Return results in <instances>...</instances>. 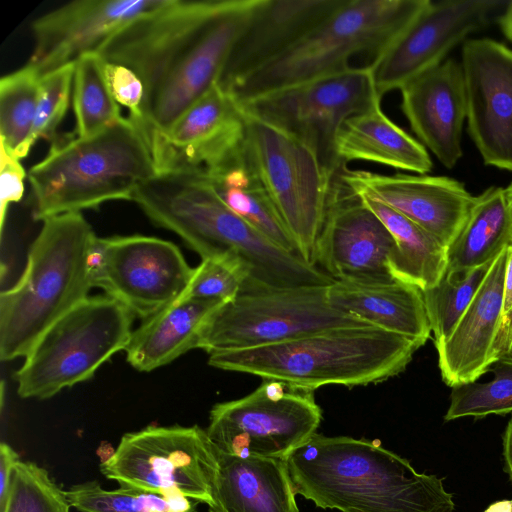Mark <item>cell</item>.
<instances>
[{
    "label": "cell",
    "instance_id": "277c9868",
    "mask_svg": "<svg viewBox=\"0 0 512 512\" xmlns=\"http://www.w3.org/2000/svg\"><path fill=\"white\" fill-rule=\"evenodd\" d=\"M421 347L373 325L320 331L255 348L209 354V365L314 391L379 383L403 372Z\"/></svg>",
    "mask_w": 512,
    "mask_h": 512
},
{
    "label": "cell",
    "instance_id": "e0dca14e",
    "mask_svg": "<svg viewBox=\"0 0 512 512\" xmlns=\"http://www.w3.org/2000/svg\"><path fill=\"white\" fill-rule=\"evenodd\" d=\"M340 172L330 182L314 265L322 266L335 280L365 284L393 282L388 266L395 248L393 236L341 179Z\"/></svg>",
    "mask_w": 512,
    "mask_h": 512
},
{
    "label": "cell",
    "instance_id": "74e56055",
    "mask_svg": "<svg viewBox=\"0 0 512 512\" xmlns=\"http://www.w3.org/2000/svg\"><path fill=\"white\" fill-rule=\"evenodd\" d=\"M75 63L65 65L41 77L34 120L32 143L38 139L55 140L70 102Z\"/></svg>",
    "mask_w": 512,
    "mask_h": 512
},
{
    "label": "cell",
    "instance_id": "8992f818",
    "mask_svg": "<svg viewBox=\"0 0 512 512\" xmlns=\"http://www.w3.org/2000/svg\"><path fill=\"white\" fill-rule=\"evenodd\" d=\"M156 175L148 144L129 118L90 137L61 139L28 172L33 218L132 201L136 189Z\"/></svg>",
    "mask_w": 512,
    "mask_h": 512
},
{
    "label": "cell",
    "instance_id": "ac0fdd59",
    "mask_svg": "<svg viewBox=\"0 0 512 512\" xmlns=\"http://www.w3.org/2000/svg\"><path fill=\"white\" fill-rule=\"evenodd\" d=\"M461 65L468 134L484 164L512 171V50L489 38L468 39Z\"/></svg>",
    "mask_w": 512,
    "mask_h": 512
},
{
    "label": "cell",
    "instance_id": "7c38bea8",
    "mask_svg": "<svg viewBox=\"0 0 512 512\" xmlns=\"http://www.w3.org/2000/svg\"><path fill=\"white\" fill-rule=\"evenodd\" d=\"M218 454L198 425L154 426L129 432L100 471L120 487L178 494L209 504Z\"/></svg>",
    "mask_w": 512,
    "mask_h": 512
},
{
    "label": "cell",
    "instance_id": "7402d4cb",
    "mask_svg": "<svg viewBox=\"0 0 512 512\" xmlns=\"http://www.w3.org/2000/svg\"><path fill=\"white\" fill-rule=\"evenodd\" d=\"M341 0H258L218 84L226 88L267 64L329 15Z\"/></svg>",
    "mask_w": 512,
    "mask_h": 512
},
{
    "label": "cell",
    "instance_id": "7a4b0ae2",
    "mask_svg": "<svg viewBox=\"0 0 512 512\" xmlns=\"http://www.w3.org/2000/svg\"><path fill=\"white\" fill-rule=\"evenodd\" d=\"M295 494L340 512H454L453 493L379 441L318 433L285 459Z\"/></svg>",
    "mask_w": 512,
    "mask_h": 512
},
{
    "label": "cell",
    "instance_id": "cb8c5ba5",
    "mask_svg": "<svg viewBox=\"0 0 512 512\" xmlns=\"http://www.w3.org/2000/svg\"><path fill=\"white\" fill-rule=\"evenodd\" d=\"M217 454L209 512H300L284 459Z\"/></svg>",
    "mask_w": 512,
    "mask_h": 512
},
{
    "label": "cell",
    "instance_id": "3957f363",
    "mask_svg": "<svg viewBox=\"0 0 512 512\" xmlns=\"http://www.w3.org/2000/svg\"><path fill=\"white\" fill-rule=\"evenodd\" d=\"M134 201L156 225L177 234L201 259L236 255L249 269L241 292L330 285L335 279L288 253L230 210L209 178L157 174L134 192Z\"/></svg>",
    "mask_w": 512,
    "mask_h": 512
},
{
    "label": "cell",
    "instance_id": "d6986e66",
    "mask_svg": "<svg viewBox=\"0 0 512 512\" xmlns=\"http://www.w3.org/2000/svg\"><path fill=\"white\" fill-rule=\"evenodd\" d=\"M166 0H77L32 22L28 65L43 76L101 48L125 26Z\"/></svg>",
    "mask_w": 512,
    "mask_h": 512
},
{
    "label": "cell",
    "instance_id": "f1b7e54d",
    "mask_svg": "<svg viewBox=\"0 0 512 512\" xmlns=\"http://www.w3.org/2000/svg\"><path fill=\"white\" fill-rule=\"evenodd\" d=\"M384 223L395 241L388 266L392 277L422 291L434 286L447 269V249L418 224L364 192H354Z\"/></svg>",
    "mask_w": 512,
    "mask_h": 512
},
{
    "label": "cell",
    "instance_id": "ab89813d",
    "mask_svg": "<svg viewBox=\"0 0 512 512\" xmlns=\"http://www.w3.org/2000/svg\"><path fill=\"white\" fill-rule=\"evenodd\" d=\"M492 358L493 362L498 359H512V244L508 247L501 320L492 347Z\"/></svg>",
    "mask_w": 512,
    "mask_h": 512
},
{
    "label": "cell",
    "instance_id": "f35d334b",
    "mask_svg": "<svg viewBox=\"0 0 512 512\" xmlns=\"http://www.w3.org/2000/svg\"><path fill=\"white\" fill-rule=\"evenodd\" d=\"M104 60V59H103ZM104 73L115 101L129 110V119L138 125L143 121L144 85L130 68L104 60Z\"/></svg>",
    "mask_w": 512,
    "mask_h": 512
},
{
    "label": "cell",
    "instance_id": "d6a6232c",
    "mask_svg": "<svg viewBox=\"0 0 512 512\" xmlns=\"http://www.w3.org/2000/svg\"><path fill=\"white\" fill-rule=\"evenodd\" d=\"M65 494L80 512H197L198 501L137 488H102L96 480L75 484Z\"/></svg>",
    "mask_w": 512,
    "mask_h": 512
},
{
    "label": "cell",
    "instance_id": "7bdbcfd3",
    "mask_svg": "<svg viewBox=\"0 0 512 512\" xmlns=\"http://www.w3.org/2000/svg\"><path fill=\"white\" fill-rule=\"evenodd\" d=\"M502 456L504 471L512 483V414L502 434Z\"/></svg>",
    "mask_w": 512,
    "mask_h": 512
},
{
    "label": "cell",
    "instance_id": "8d00e7d4",
    "mask_svg": "<svg viewBox=\"0 0 512 512\" xmlns=\"http://www.w3.org/2000/svg\"><path fill=\"white\" fill-rule=\"evenodd\" d=\"M248 278V266L236 255L202 259L181 298L226 303L238 296Z\"/></svg>",
    "mask_w": 512,
    "mask_h": 512
},
{
    "label": "cell",
    "instance_id": "484cf974",
    "mask_svg": "<svg viewBox=\"0 0 512 512\" xmlns=\"http://www.w3.org/2000/svg\"><path fill=\"white\" fill-rule=\"evenodd\" d=\"M222 304L218 300L179 298L144 319L132 331L124 350L127 362L138 371L149 372L198 348L204 323Z\"/></svg>",
    "mask_w": 512,
    "mask_h": 512
},
{
    "label": "cell",
    "instance_id": "d590c367",
    "mask_svg": "<svg viewBox=\"0 0 512 512\" xmlns=\"http://www.w3.org/2000/svg\"><path fill=\"white\" fill-rule=\"evenodd\" d=\"M71 504L43 467L19 460L0 512H70Z\"/></svg>",
    "mask_w": 512,
    "mask_h": 512
},
{
    "label": "cell",
    "instance_id": "4dcf8cb0",
    "mask_svg": "<svg viewBox=\"0 0 512 512\" xmlns=\"http://www.w3.org/2000/svg\"><path fill=\"white\" fill-rule=\"evenodd\" d=\"M41 77L27 64L0 79L1 150L18 160L33 146Z\"/></svg>",
    "mask_w": 512,
    "mask_h": 512
},
{
    "label": "cell",
    "instance_id": "52a82bcc",
    "mask_svg": "<svg viewBox=\"0 0 512 512\" xmlns=\"http://www.w3.org/2000/svg\"><path fill=\"white\" fill-rule=\"evenodd\" d=\"M430 0H341L296 43L259 69L223 88L237 103L353 68L367 56L370 68Z\"/></svg>",
    "mask_w": 512,
    "mask_h": 512
},
{
    "label": "cell",
    "instance_id": "603a6c76",
    "mask_svg": "<svg viewBox=\"0 0 512 512\" xmlns=\"http://www.w3.org/2000/svg\"><path fill=\"white\" fill-rule=\"evenodd\" d=\"M508 248L492 262L485 279L451 335L435 346L442 381L453 388L475 382L493 363L501 320Z\"/></svg>",
    "mask_w": 512,
    "mask_h": 512
},
{
    "label": "cell",
    "instance_id": "5b68a950",
    "mask_svg": "<svg viewBox=\"0 0 512 512\" xmlns=\"http://www.w3.org/2000/svg\"><path fill=\"white\" fill-rule=\"evenodd\" d=\"M96 237L81 213L43 220L20 279L0 295L2 361L26 357L49 327L89 296Z\"/></svg>",
    "mask_w": 512,
    "mask_h": 512
},
{
    "label": "cell",
    "instance_id": "f546056e",
    "mask_svg": "<svg viewBox=\"0 0 512 512\" xmlns=\"http://www.w3.org/2000/svg\"><path fill=\"white\" fill-rule=\"evenodd\" d=\"M512 244V215L504 188L490 187L475 196L469 215L447 248V269L472 270L491 263Z\"/></svg>",
    "mask_w": 512,
    "mask_h": 512
},
{
    "label": "cell",
    "instance_id": "ba28073f",
    "mask_svg": "<svg viewBox=\"0 0 512 512\" xmlns=\"http://www.w3.org/2000/svg\"><path fill=\"white\" fill-rule=\"evenodd\" d=\"M134 315L108 295L88 296L39 338L15 374L21 398L48 399L89 380L125 350Z\"/></svg>",
    "mask_w": 512,
    "mask_h": 512
},
{
    "label": "cell",
    "instance_id": "2e32d148",
    "mask_svg": "<svg viewBox=\"0 0 512 512\" xmlns=\"http://www.w3.org/2000/svg\"><path fill=\"white\" fill-rule=\"evenodd\" d=\"M507 0L429 1L371 66L378 95L399 89L443 62L457 44L499 18Z\"/></svg>",
    "mask_w": 512,
    "mask_h": 512
},
{
    "label": "cell",
    "instance_id": "60d3db41",
    "mask_svg": "<svg viewBox=\"0 0 512 512\" xmlns=\"http://www.w3.org/2000/svg\"><path fill=\"white\" fill-rule=\"evenodd\" d=\"M1 225L3 226L7 207L21 200L24 193L25 170L20 160L1 150Z\"/></svg>",
    "mask_w": 512,
    "mask_h": 512
},
{
    "label": "cell",
    "instance_id": "b9f144b4",
    "mask_svg": "<svg viewBox=\"0 0 512 512\" xmlns=\"http://www.w3.org/2000/svg\"><path fill=\"white\" fill-rule=\"evenodd\" d=\"M20 460L18 453L5 442L0 444V508L3 506L14 466Z\"/></svg>",
    "mask_w": 512,
    "mask_h": 512
},
{
    "label": "cell",
    "instance_id": "44dd1931",
    "mask_svg": "<svg viewBox=\"0 0 512 512\" xmlns=\"http://www.w3.org/2000/svg\"><path fill=\"white\" fill-rule=\"evenodd\" d=\"M402 110L421 144L446 167L463 155L467 94L461 63L447 59L400 88Z\"/></svg>",
    "mask_w": 512,
    "mask_h": 512
},
{
    "label": "cell",
    "instance_id": "5bb4252c",
    "mask_svg": "<svg viewBox=\"0 0 512 512\" xmlns=\"http://www.w3.org/2000/svg\"><path fill=\"white\" fill-rule=\"evenodd\" d=\"M193 271L175 244L156 237H96L92 248V287L143 319L181 298Z\"/></svg>",
    "mask_w": 512,
    "mask_h": 512
},
{
    "label": "cell",
    "instance_id": "e575fe53",
    "mask_svg": "<svg viewBox=\"0 0 512 512\" xmlns=\"http://www.w3.org/2000/svg\"><path fill=\"white\" fill-rule=\"evenodd\" d=\"M488 371L494 378L487 383L475 381L452 388L445 422L512 414V359L495 360Z\"/></svg>",
    "mask_w": 512,
    "mask_h": 512
},
{
    "label": "cell",
    "instance_id": "4fadbf2b",
    "mask_svg": "<svg viewBox=\"0 0 512 512\" xmlns=\"http://www.w3.org/2000/svg\"><path fill=\"white\" fill-rule=\"evenodd\" d=\"M321 419L314 391L263 379L252 393L214 405L206 432L220 453L285 460Z\"/></svg>",
    "mask_w": 512,
    "mask_h": 512
},
{
    "label": "cell",
    "instance_id": "f6af8a7d",
    "mask_svg": "<svg viewBox=\"0 0 512 512\" xmlns=\"http://www.w3.org/2000/svg\"><path fill=\"white\" fill-rule=\"evenodd\" d=\"M504 196L508 209L512 215V182L506 188H504Z\"/></svg>",
    "mask_w": 512,
    "mask_h": 512
},
{
    "label": "cell",
    "instance_id": "6da1fadb",
    "mask_svg": "<svg viewBox=\"0 0 512 512\" xmlns=\"http://www.w3.org/2000/svg\"><path fill=\"white\" fill-rule=\"evenodd\" d=\"M258 0H166L116 33L99 51L145 89L141 131L166 130L219 82Z\"/></svg>",
    "mask_w": 512,
    "mask_h": 512
},
{
    "label": "cell",
    "instance_id": "4316f807",
    "mask_svg": "<svg viewBox=\"0 0 512 512\" xmlns=\"http://www.w3.org/2000/svg\"><path fill=\"white\" fill-rule=\"evenodd\" d=\"M335 152L345 164L364 160L419 175L433 167L426 148L392 122L380 104L343 122L335 138Z\"/></svg>",
    "mask_w": 512,
    "mask_h": 512
},
{
    "label": "cell",
    "instance_id": "9a60e30c",
    "mask_svg": "<svg viewBox=\"0 0 512 512\" xmlns=\"http://www.w3.org/2000/svg\"><path fill=\"white\" fill-rule=\"evenodd\" d=\"M245 129L240 105L216 83L166 130L141 132L157 174L209 177L239 150Z\"/></svg>",
    "mask_w": 512,
    "mask_h": 512
},
{
    "label": "cell",
    "instance_id": "ffe728a7",
    "mask_svg": "<svg viewBox=\"0 0 512 512\" xmlns=\"http://www.w3.org/2000/svg\"><path fill=\"white\" fill-rule=\"evenodd\" d=\"M341 179L353 192H364L406 216L446 249L462 229L475 196L445 176L379 174L344 167Z\"/></svg>",
    "mask_w": 512,
    "mask_h": 512
},
{
    "label": "cell",
    "instance_id": "30bf717a",
    "mask_svg": "<svg viewBox=\"0 0 512 512\" xmlns=\"http://www.w3.org/2000/svg\"><path fill=\"white\" fill-rule=\"evenodd\" d=\"M380 103L371 68L353 67L238 104L246 114L308 146L332 178L346 167L335 152L340 126Z\"/></svg>",
    "mask_w": 512,
    "mask_h": 512
},
{
    "label": "cell",
    "instance_id": "1f68e13d",
    "mask_svg": "<svg viewBox=\"0 0 512 512\" xmlns=\"http://www.w3.org/2000/svg\"><path fill=\"white\" fill-rule=\"evenodd\" d=\"M73 107L77 137H90L119 122V104L113 98L98 53L83 55L75 62Z\"/></svg>",
    "mask_w": 512,
    "mask_h": 512
},
{
    "label": "cell",
    "instance_id": "83f0119b",
    "mask_svg": "<svg viewBox=\"0 0 512 512\" xmlns=\"http://www.w3.org/2000/svg\"><path fill=\"white\" fill-rule=\"evenodd\" d=\"M207 178L230 210L276 246L300 257L294 238L248 160L243 144Z\"/></svg>",
    "mask_w": 512,
    "mask_h": 512
},
{
    "label": "cell",
    "instance_id": "d4e9b609",
    "mask_svg": "<svg viewBox=\"0 0 512 512\" xmlns=\"http://www.w3.org/2000/svg\"><path fill=\"white\" fill-rule=\"evenodd\" d=\"M327 298L334 308L421 346L430 338L423 292L415 285L335 280L327 287Z\"/></svg>",
    "mask_w": 512,
    "mask_h": 512
},
{
    "label": "cell",
    "instance_id": "ee69618b",
    "mask_svg": "<svg viewBox=\"0 0 512 512\" xmlns=\"http://www.w3.org/2000/svg\"><path fill=\"white\" fill-rule=\"evenodd\" d=\"M483 512H512V500L493 502Z\"/></svg>",
    "mask_w": 512,
    "mask_h": 512
},
{
    "label": "cell",
    "instance_id": "836d02e7",
    "mask_svg": "<svg viewBox=\"0 0 512 512\" xmlns=\"http://www.w3.org/2000/svg\"><path fill=\"white\" fill-rule=\"evenodd\" d=\"M492 262L472 270H446L434 286L422 291L435 346L451 335L478 292Z\"/></svg>",
    "mask_w": 512,
    "mask_h": 512
},
{
    "label": "cell",
    "instance_id": "8fae6325",
    "mask_svg": "<svg viewBox=\"0 0 512 512\" xmlns=\"http://www.w3.org/2000/svg\"><path fill=\"white\" fill-rule=\"evenodd\" d=\"M244 115L245 154L294 238L301 259L314 265L334 176H327L315 153L300 140L245 112Z\"/></svg>",
    "mask_w": 512,
    "mask_h": 512
},
{
    "label": "cell",
    "instance_id": "9c48e42d",
    "mask_svg": "<svg viewBox=\"0 0 512 512\" xmlns=\"http://www.w3.org/2000/svg\"><path fill=\"white\" fill-rule=\"evenodd\" d=\"M328 285L241 292L204 323L198 348L208 354L290 341L320 331L370 325L327 298Z\"/></svg>",
    "mask_w": 512,
    "mask_h": 512
}]
</instances>
